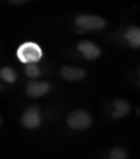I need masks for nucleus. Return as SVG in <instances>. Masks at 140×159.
Masks as SVG:
<instances>
[{"label": "nucleus", "mask_w": 140, "mask_h": 159, "mask_svg": "<svg viewBox=\"0 0 140 159\" xmlns=\"http://www.w3.org/2000/svg\"><path fill=\"white\" fill-rule=\"evenodd\" d=\"M43 55L41 47L36 43L27 41L19 46L17 51L19 60L23 63L30 64L40 60Z\"/></svg>", "instance_id": "nucleus-1"}, {"label": "nucleus", "mask_w": 140, "mask_h": 159, "mask_svg": "<svg viewBox=\"0 0 140 159\" xmlns=\"http://www.w3.org/2000/svg\"><path fill=\"white\" fill-rule=\"evenodd\" d=\"M75 24L83 31L98 30L104 29L106 25L105 20L97 15L84 14L79 15L75 19Z\"/></svg>", "instance_id": "nucleus-2"}, {"label": "nucleus", "mask_w": 140, "mask_h": 159, "mask_svg": "<svg viewBox=\"0 0 140 159\" xmlns=\"http://www.w3.org/2000/svg\"><path fill=\"white\" fill-rule=\"evenodd\" d=\"M91 122V117L89 113L83 110L73 111L67 119L68 126L76 130H83L89 128Z\"/></svg>", "instance_id": "nucleus-3"}, {"label": "nucleus", "mask_w": 140, "mask_h": 159, "mask_svg": "<svg viewBox=\"0 0 140 159\" xmlns=\"http://www.w3.org/2000/svg\"><path fill=\"white\" fill-rule=\"evenodd\" d=\"M22 122L27 129H32L38 128L41 122L39 108L35 106L27 108L22 117Z\"/></svg>", "instance_id": "nucleus-4"}, {"label": "nucleus", "mask_w": 140, "mask_h": 159, "mask_svg": "<svg viewBox=\"0 0 140 159\" xmlns=\"http://www.w3.org/2000/svg\"><path fill=\"white\" fill-rule=\"evenodd\" d=\"M78 50L87 60H93L100 55V50L95 43L88 41L80 42L77 46Z\"/></svg>", "instance_id": "nucleus-5"}, {"label": "nucleus", "mask_w": 140, "mask_h": 159, "mask_svg": "<svg viewBox=\"0 0 140 159\" xmlns=\"http://www.w3.org/2000/svg\"><path fill=\"white\" fill-rule=\"evenodd\" d=\"M50 89V86L48 83L42 81L30 82L26 88L28 96L32 98H38L44 96Z\"/></svg>", "instance_id": "nucleus-6"}, {"label": "nucleus", "mask_w": 140, "mask_h": 159, "mask_svg": "<svg viewBox=\"0 0 140 159\" xmlns=\"http://www.w3.org/2000/svg\"><path fill=\"white\" fill-rule=\"evenodd\" d=\"M61 74L70 81H78L85 78L86 72L83 69L72 66H64L61 69Z\"/></svg>", "instance_id": "nucleus-7"}, {"label": "nucleus", "mask_w": 140, "mask_h": 159, "mask_svg": "<svg viewBox=\"0 0 140 159\" xmlns=\"http://www.w3.org/2000/svg\"><path fill=\"white\" fill-rule=\"evenodd\" d=\"M124 36L131 46L134 48L140 47V28L129 27L126 30Z\"/></svg>", "instance_id": "nucleus-8"}, {"label": "nucleus", "mask_w": 140, "mask_h": 159, "mask_svg": "<svg viewBox=\"0 0 140 159\" xmlns=\"http://www.w3.org/2000/svg\"><path fill=\"white\" fill-rule=\"evenodd\" d=\"M114 110L112 113V117L114 119L122 118L127 115L129 110L130 106L128 102L122 100H118L114 103Z\"/></svg>", "instance_id": "nucleus-9"}, {"label": "nucleus", "mask_w": 140, "mask_h": 159, "mask_svg": "<svg viewBox=\"0 0 140 159\" xmlns=\"http://www.w3.org/2000/svg\"><path fill=\"white\" fill-rule=\"evenodd\" d=\"M0 77L7 83H13L17 79V74L12 68L4 67L0 70Z\"/></svg>", "instance_id": "nucleus-10"}, {"label": "nucleus", "mask_w": 140, "mask_h": 159, "mask_svg": "<svg viewBox=\"0 0 140 159\" xmlns=\"http://www.w3.org/2000/svg\"><path fill=\"white\" fill-rule=\"evenodd\" d=\"M25 73L28 77L35 78L40 75V71L39 67L35 65V63H30L27 64V66L25 67Z\"/></svg>", "instance_id": "nucleus-11"}, {"label": "nucleus", "mask_w": 140, "mask_h": 159, "mask_svg": "<svg viewBox=\"0 0 140 159\" xmlns=\"http://www.w3.org/2000/svg\"><path fill=\"white\" fill-rule=\"evenodd\" d=\"M127 157L126 152L121 148H114L110 154L111 158L112 159H124Z\"/></svg>", "instance_id": "nucleus-12"}, {"label": "nucleus", "mask_w": 140, "mask_h": 159, "mask_svg": "<svg viewBox=\"0 0 140 159\" xmlns=\"http://www.w3.org/2000/svg\"><path fill=\"white\" fill-rule=\"evenodd\" d=\"M8 2L13 5H23L31 2V0H8Z\"/></svg>", "instance_id": "nucleus-13"}, {"label": "nucleus", "mask_w": 140, "mask_h": 159, "mask_svg": "<svg viewBox=\"0 0 140 159\" xmlns=\"http://www.w3.org/2000/svg\"><path fill=\"white\" fill-rule=\"evenodd\" d=\"M2 118H1V117H0V127H1V125H2Z\"/></svg>", "instance_id": "nucleus-14"}, {"label": "nucleus", "mask_w": 140, "mask_h": 159, "mask_svg": "<svg viewBox=\"0 0 140 159\" xmlns=\"http://www.w3.org/2000/svg\"><path fill=\"white\" fill-rule=\"evenodd\" d=\"M139 75H140V70H139ZM140 82V81H139Z\"/></svg>", "instance_id": "nucleus-15"}]
</instances>
